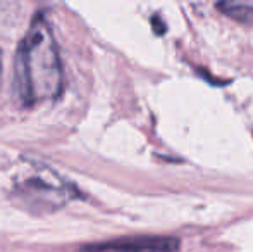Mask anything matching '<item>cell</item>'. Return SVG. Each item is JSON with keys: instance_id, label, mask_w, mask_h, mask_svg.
Returning <instances> with one entry per match:
<instances>
[{"instance_id": "cell-5", "label": "cell", "mask_w": 253, "mask_h": 252, "mask_svg": "<svg viewBox=\"0 0 253 252\" xmlns=\"http://www.w3.org/2000/svg\"><path fill=\"white\" fill-rule=\"evenodd\" d=\"M152 24H153V31H155L157 35H162L164 31H166V24L162 23V19H160L159 16L152 17Z\"/></svg>"}, {"instance_id": "cell-6", "label": "cell", "mask_w": 253, "mask_h": 252, "mask_svg": "<svg viewBox=\"0 0 253 252\" xmlns=\"http://www.w3.org/2000/svg\"><path fill=\"white\" fill-rule=\"evenodd\" d=\"M0 74H2V61H0Z\"/></svg>"}, {"instance_id": "cell-4", "label": "cell", "mask_w": 253, "mask_h": 252, "mask_svg": "<svg viewBox=\"0 0 253 252\" xmlns=\"http://www.w3.org/2000/svg\"><path fill=\"white\" fill-rule=\"evenodd\" d=\"M217 9L227 17L240 23H252L253 21V2H219Z\"/></svg>"}, {"instance_id": "cell-2", "label": "cell", "mask_w": 253, "mask_h": 252, "mask_svg": "<svg viewBox=\"0 0 253 252\" xmlns=\"http://www.w3.org/2000/svg\"><path fill=\"white\" fill-rule=\"evenodd\" d=\"M179 240L176 237H131L109 242L90 244L78 252H177Z\"/></svg>"}, {"instance_id": "cell-3", "label": "cell", "mask_w": 253, "mask_h": 252, "mask_svg": "<svg viewBox=\"0 0 253 252\" xmlns=\"http://www.w3.org/2000/svg\"><path fill=\"white\" fill-rule=\"evenodd\" d=\"M21 192L26 195H35L38 202H53V197H59L60 201H67L69 197V190H67V183L60 182V178H55L52 175H33L28 176L21 183Z\"/></svg>"}, {"instance_id": "cell-1", "label": "cell", "mask_w": 253, "mask_h": 252, "mask_svg": "<svg viewBox=\"0 0 253 252\" xmlns=\"http://www.w3.org/2000/svg\"><path fill=\"white\" fill-rule=\"evenodd\" d=\"M62 64L50 24L37 16L21 40L14 64V92L21 104L50 101L62 92Z\"/></svg>"}]
</instances>
